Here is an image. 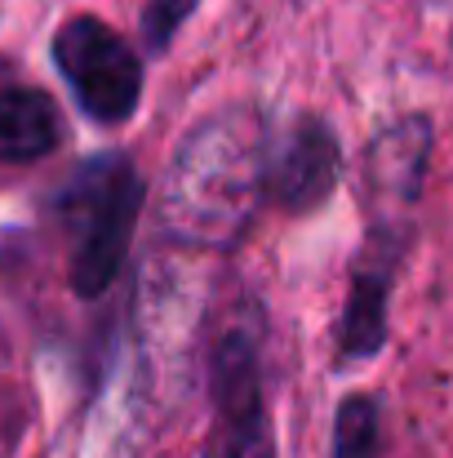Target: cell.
<instances>
[{
  "label": "cell",
  "mask_w": 453,
  "mask_h": 458,
  "mask_svg": "<svg viewBox=\"0 0 453 458\" xmlns=\"http://www.w3.org/2000/svg\"><path fill=\"white\" fill-rule=\"evenodd\" d=\"M267 125L254 107H222L191 125L160 187V223L196 250L236 245L267 196Z\"/></svg>",
  "instance_id": "6da1fadb"
},
{
  "label": "cell",
  "mask_w": 453,
  "mask_h": 458,
  "mask_svg": "<svg viewBox=\"0 0 453 458\" xmlns=\"http://www.w3.org/2000/svg\"><path fill=\"white\" fill-rule=\"evenodd\" d=\"M143 196V174L121 152L94 156L67 178L63 196L54 200V214L67 236V276L80 299H98L116 285L138 227Z\"/></svg>",
  "instance_id": "7a4b0ae2"
},
{
  "label": "cell",
  "mask_w": 453,
  "mask_h": 458,
  "mask_svg": "<svg viewBox=\"0 0 453 458\" xmlns=\"http://www.w3.org/2000/svg\"><path fill=\"white\" fill-rule=\"evenodd\" d=\"M54 67L67 81L76 107L98 125H125L143 98V58L103 18L76 13L49 40Z\"/></svg>",
  "instance_id": "3957f363"
},
{
  "label": "cell",
  "mask_w": 453,
  "mask_h": 458,
  "mask_svg": "<svg viewBox=\"0 0 453 458\" xmlns=\"http://www.w3.org/2000/svg\"><path fill=\"white\" fill-rule=\"evenodd\" d=\"M214 423L200 458H276V432L263 396L258 329H227L209 352Z\"/></svg>",
  "instance_id": "277c9868"
},
{
  "label": "cell",
  "mask_w": 453,
  "mask_h": 458,
  "mask_svg": "<svg viewBox=\"0 0 453 458\" xmlns=\"http://www.w3.org/2000/svg\"><path fill=\"white\" fill-rule=\"evenodd\" d=\"M405 254L400 227H373L347 285V303L338 316V360H369L387 343V307H391V285L396 267Z\"/></svg>",
  "instance_id": "5b68a950"
},
{
  "label": "cell",
  "mask_w": 453,
  "mask_h": 458,
  "mask_svg": "<svg viewBox=\"0 0 453 458\" xmlns=\"http://www.w3.org/2000/svg\"><path fill=\"white\" fill-rule=\"evenodd\" d=\"M432 143V116H400L373 134V143L365 148V196L373 205V227H396L418 205Z\"/></svg>",
  "instance_id": "8992f818"
},
{
  "label": "cell",
  "mask_w": 453,
  "mask_h": 458,
  "mask_svg": "<svg viewBox=\"0 0 453 458\" xmlns=\"http://www.w3.org/2000/svg\"><path fill=\"white\" fill-rule=\"evenodd\" d=\"M338 174H342V148L329 121L298 116L285 143L267 160V191L285 214H311L333 196Z\"/></svg>",
  "instance_id": "52a82bcc"
},
{
  "label": "cell",
  "mask_w": 453,
  "mask_h": 458,
  "mask_svg": "<svg viewBox=\"0 0 453 458\" xmlns=\"http://www.w3.org/2000/svg\"><path fill=\"white\" fill-rule=\"evenodd\" d=\"M63 143V116L58 103L45 89H0V160L27 165L40 160Z\"/></svg>",
  "instance_id": "ba28073f"
},
{
  "label": "cell",
  "mask_w": 453,
  "mask_h": 458,
  "mask_svg": "<svg viewBox=\"0 0 453 458\" xmlns=\"http://www.w3.org/2000/svg\"><path fill=\"white\" fill-rule=\"evenodd\" d=\"M382 414L373 396H347L333 414V458H378Z\"/></svg>",
  "instance_id": "9c48e42d"
},
{
  "label": "cell",
  "mask_w": 453,
  "mask_h": 458,
  "mask_svg": "<svg viewBox=\"0 0 453 458\" xmlns=\"http://www.w3.org/2000/svg\"><path fill=\"white\" fill-rule=\"evenodd\" d=\"M196 4L200 0H147V9H143V45L151 54L169 49V40L182 31V22L196 13Z\"/></svg>",
  "instance_id": "30bf717a"
}]
</instances>
